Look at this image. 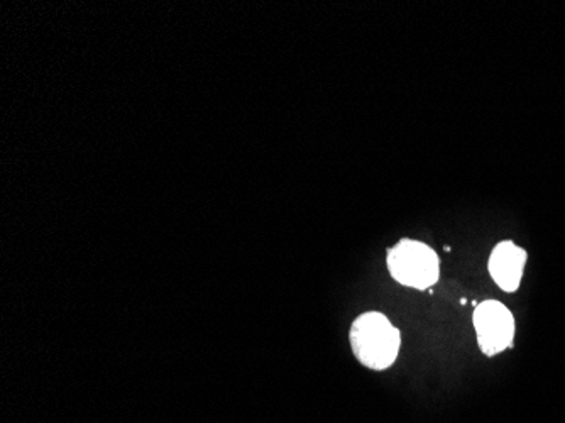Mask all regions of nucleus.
<instances>
[{"label": "nucleus", "mask_w": 565, "mask_h": 423, "mask_svg": "<svg viewBox=\"0 0 565 423\" xmlns=\"http://www.w3.org/2000/svg\"><path fill=\"white\" fill-rule=\"evenodd\" d=\"M351 344L359 363L374 371H384L396 361L402 335L388 317L378 312L359 315L351 327Z\"/></svg>", "instance_id": "obj_1"}, {"label": "nucleus", "mask_w": 565, "mask_h": 423, "mask_svg": "<svg viewBox=\"0 0 565 423\" xmlns=\"http://www.w3.org/2000/svg\"><path fill=\"white\" fill-rule=\"evenodd\" d=\"M388 270L400 285L428 290L439 281L440 259L425 242L402 239L388 249Z\"/></svg>", "instance_id": "obj_2"}, {"label": "nucleus", "mask_w": 565, "mask_h": 423, "mask_svg": "<svg viewBox=\"0 0 565 423\" xmlns=\"http://www.w3.org/2000/svg\"><path fill=\"white\" fill-rule=\"evenodd\" d=\"M474 329L481 353L495 355L503 353L515 339L513 313L497 300H487L476 305L473 315Z\"/></svg>", "instance_id": "obj_3"}, {"label": "nucleus", "mask_w": 565, "mask_h": 423, "mask_svg": "<svg viewBox=\"0 0 565 423\" xmlns=\"http://www.w3.org/2000/svg\"><path fill=\"white\" fill-rule=\"evenodd\" d=\"M527 263V251L511 240L499 242L489 256L487 270L501 290L513 293L518 290Z\"/></svg>", "instance_id": "obj_4"}]
</instances>
